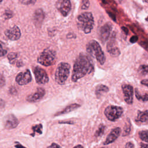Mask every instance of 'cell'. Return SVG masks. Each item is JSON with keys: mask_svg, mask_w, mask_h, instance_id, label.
Masks as SVG:
<instances>
[{"mask_svg": "<svg viewBox=\"0 0 148 148\" xmlns=\"http://www.w3.org/2000/svg\"><path fill=\"white\" fill-rule=\"evenodd\" d=\"M93 70L94 65L91 59L87 54L81 53L75 61L71 79L73 82H76L86 75L90 74Z\"/></svg>", "mask_w": 148, "mask_h": 148, "instance_id": "obj_1", "label": "cell"}, {"mask_svg": "<svg viewBox=\"0 0 148 148\" xmlns=\"http://www.w3.org/2000/svg\"><path fill=\"white\" fill-rule=\"evenodd\" d=\"M77 25L84 33H90L94 25V20L92 13L84 12L79 15L77 18Z\"/></svg>", "mask_w": 148, "mask_h": 148, "instance_id": "obj_2", "label": "cell"}, {"mask_svg": "<svg viewBox=\"0 0 148 148\" xmlns=\"http://www.w3.org/2000/svg\"><path fill=\"white\" fill-rule=\"evenodd\" d=\"M87 51L101 65H103L106 60V57L103 51H102L99 43L95 40H90L86 46Z\"/></svg>", "mask_w": 148, "mask_h": 148, "instance_id": "obj_3", "label": "cell"}, {"mask_svg": "<svg viewBox=\"0 0 148 148\" xmlns=\"http://www.w3.org/2000/svg\"><path fill=\"white\" fill-rule=\"evenodd\" d=\"M70 68V65L66 62H61L58 65L55 73V79L58 84H65L69 75Z\"/></svg>", "mask_w": 148, "mask_h": 148, "instance_id": "obj_4", "label": "cell"}, {"mask_svg": "<svg viewBox=\"0 0 148 148\" xmlns=\"http://www.w3.org/2000/svg\"><path fill=\"white\" fill-rule=\"evenodd\" d=\"M56 53L50 49H45L38 58V62L46 66L53 65L56 60Z\"/></svg>", "mask_w": 148, "mask_h": 148, "instance_id": "obj_5", "label": "cell"}, {"mask_svg": "<svg viewBox=\"0 0 148 148\" xmlns=\"http://www.w3.org/2000/svg\"><path fill=\"white\" fill-rule=\"evenodd\" d=\"M123 112L124 110L123 108L120 106L109 105L105 108L104 114L109 121H115L121 117Z\"/></svg>", "mask_w": 148, "mask_h": 148, "instance_id": "obj_6", "label": "cell"}, {"mask_svg": "<svg viewBox=\"0 0 148 148\" xmlns=\"http://www.w3.org/2000/svg\"><path fill=\"white\" fill-rule=\"evenodd\" d=\"M34 73L35 75V80L37 83L40 84H45L48 83L49 79L47 73L43 69L39 66H36L34 69Z\"/></svg>", "mask_w": 148, "mask_h": 148, "instance_id": "obj_7", "label": "cell"}, {"mask_svg": "<svg viewBox=\"0 0 148 148\" xmlns=\"http://www.w3.org/2000/svg\"><path fill=\"white\" fill-rule=\"evenodd\" d=\"M121 88L125 102L128 105H132L133 103L134 95L133 87L130 84H124L121 86Z\"/></svg>", "mask_w": 148, "mask_h": 148, "instance_id": "obj_8", "label": "cell"}, {"mask_svg": "<svg viewBox=\"0 0 148 148\" xmlns=\"http://www.w3.org/2000/svg\"><path fill=\"white\" fill-rule=\"evenodd\" d=\"M112 29V24L110 22L105 23L101 27L99 30V38L103 43H105L109 39Z\"/></svg>", "mask_w": 148, "mask_h": 148, "instance_id": "obj_9", "label": "cell"}, {"mask_svg": "<svg viewBox=\"0 0 148 148\" xmlns=\"http://www.w3.org/2000/svg\"><path fill=\"white\" fill-rule=\"evenodd\" d=\"M32 80V76L30 71L27 69L23 72L19 73L16 77V82L21 86L25 85L29 83Z\"/></svg>", "mask_w": 148, "mask_h": 148, "instance_id": "obj_10", "label": "cell"}, {"mask_svg": "<svg viewBox=\"0 0 148 148\" xmlns=\"http://www.w3.org/2000/svg\"><path fill=\"white\" fill-rule=\"evenodd\" d=\"M107 51L113 57H117L120 54V51L116 45L115 37L114 34L112 35V38L109 40L106 46Z\"/></svg>", "mask_w": 148, "mask_h": 148, "instance_id": "obj_11", "label": "cell"}, {"mask_svg": "<svg viewBox=\"0 0 148 148\" xmlns=\"http://www.w3.org/2000/svg\"><path fill=\"white\" fill-rule=\"evenodd\" d=\"M57 8L61 14L66 16L69 13L71 9V3L70 0H61L58 2Z\"/></svg>", "mask_w": 148, "mask_h": 148, "instance_id": "obj_12", "label": "cell"}, {"mask_svg": "<svg viewBox=\"0 0 148 148\" xmlns=\"http://www.w3.org/2000/svg\"><path fill=\"white\" fill-rule=\"evenodd\" d=\"M5 34L9 39L11 40H16L20 38L21 31L17 25H14L12 28L6 29L5 32Z\"/></svg>", "mask_w": 148, "mask_h": 148, "instance_id": "obj_13", "label": "cell"}, {"mask_svg": "<svg viewBox=\"0 0 148 148\" xmlns=\"http://www.w3.org/2000/svg\"><path fill=\"white\" fill-rule=\"evenodd\" d=\"M3 124L6 128L12 129L16 128L18 124V120L13 114H9L5 117Z\"/></svg>", "mask_w": 148, "mask_h": 148, "instance_id": "obj_14", "label": "cell"}, {"mask_svg": "<svg viewBox=\"0 0 148 148\" xmlns=\"http://www.w3.org/2000/svg\"><path fill=\"white\" fill-rule=\"evenodd\" d=\"M121 133V128L119 127H116L111 130L110 133L107 136L105 140L103 142L104 145H109L114 142L120 136Z\"/></svg>", "mask_w": 148, "mask_h": 148, "instance_id": "obj_15", "label": "cell"}, {"mask_svg": "<svg viewBox=\"0 0 148 148\" xmlns=\"http://www.w3.org/2000/svg\"><path fill=\"white\" fill-rule=\"evenodd\" d=\"M45 94V90L43 88H38L35 92L29 95L26 99L29 102H36L40 100Z\"/></svg>", "mask_w": 148, "mask_h": 148, "instance_id": "obj_16", "label": "cell"}, {"mask_svg": "<svg viewBox=\"0 0 148 148\" xmlns=\"http://www.w3.org/2000/svg\"><path fill=\"white\" fill-rule=\"evenodd\" d=\"M45 18V13L42 9H38L34 12L33 14V21L34 24L39 27L42 24Z\"/></svg>", "mask_w": 148, "mask_h": 148, "instance_id": "obj_17", "label": "cell"}, {"mask_svg": "<svg viewBox=\"0 0 148 148\" xmlns=\"http://www.w3.org/2000/svg\"><path fill=\"white\" fill-rule=\"evenodd\" d=\"M109 89L108 86L104 84H99L98 85L95 90V93L97 98H100L103 94L106 93L109 91Z\"/></svg>", "mask_w": 148, "mask_h": 148, "instance_id": "obj_18", "label": "cell"}, {"mask_svg": "<svg viewBox=\"0 0 148 148\" xmlns=\"http://www.w3.org/2000/svg\"><path fill=\"white\" fill-rule=\"evenodd\" d=\"M136 121L141 122V123H147L148 122V110H145V111L138 110Z\"/></svg>", "mask_w": 148, "mask_h": 148, "instance_id": "obj_19", "label": "cell"}, {"mask_svg": "<svg viewBox=\"0 0 148 148\" xmlns=\"http://www.w3.org/2000/svg\"><path fill=\"white\" fill-rule=\"evenodd\" d=\"M80 106V105L79 104H77V103L71 104V105H68V106H66L63 110H62L61 112H59L57 114H56V116H59V115H62V114L68 113L69 112H71L76 109L77 108H79Z\"/></svg>", "mask_w": 148, "mask_h": 148, "instance_id": "obj_20", "label": "cell"}, {"mask_svg": "<svg viewBox=\"0 0 148 148\" xmlns=\"http://www.w3.org/2000/svg\"><path fill=\"white\" fill-rule=\"evenodd\" d=\"M135 94L136 99L141 102H145L148 101V93L141 94L138 88L135 89Z\"/></svg>", "mask_w": 148, "mask_h": 148, "instance_id": "obj_21", "label": "cell"}, {"mask_svg": "<svg viewBox=\"0 0 148 148\" xmlns=\"http://www.w3.org/2000/svg\"><path fill=\"white\" fill-rule=\"evenodd\" d=\"M127 122L126 123L124 127V130H123V136H126L127 135H128L131 132V122H130V120L129 119H127Z\"/></svg>", "mask_w": 148, "mask_h": 148, "instance_id": "obj_22", "label": "cell"}, {"mask_svg": "<svg viewBox=\"0 0 148 148\" xmlns=\"http://www.w3.org/2000/svg\"><path fill=\"white\" fill-rule=\"evenodd\" d=\"M138 135L140 139L148 143V130H147L140 131L138 133Z\"/></svg>", "mask_w": 148, "mask_h": 148, "instance_id": "obj_23", "label": "cell"}, {"mask_svg": "<svg viewBox=\"0 0 148 148\" xmlns=\"http://www.w3.org/2000/svg\"><path fill=\"white\" fill-rule=\"evenodd\" d=\"M105 128H106V127L105 125H103V124H101L99 127H98V128L97 129V130L96 131L95 134H94V136L95 137H100L102 135H103V134H104V132H105Z\"/></svg>", "mask_w": 148, "mask_h": 148, "instance_id": "obj_24", "label": "cell"}, {"mask_svg": "<svg viewBox=\"0 0 148 148\" xmlns=\"http://www.w3.org/2000/svg\"><path fill=\"white\" fill-rule=\"evenodd\" d=\"M138 72L142 75L148 74V65H141L138 68Z\"/></svg>", "mask_w": 148, "mask_h": 148, "instance_id": "obj_25", "label": "cell"}, {"mask_svg": "<svg viewBox=\"0 0 148 148\" xmlns=\"http://www.w3.org/2000/svg\"><path fill=\"white\" fill-rule=\"evenodd\" d=\"M32 129L33 132H34V134L32 135V136H34V134L36 132L38 133L39 134H41L42 133V125L41 124L35 125L34 126L32 127Z\"/></svg>", "mask_w": 148, "mask_h": 148, "instance_id": "obj_26", "label": "cell"}, {"mask_svg": "<svg viewBox=\"0 0 148 148\" xmlns=\"http://www.w3.org/2000/svg\"><path fill=\"white\" fill-rule=\"evenodd\" d=\"M8 58L11 64H14L17 58V54L16 53H10L8 55Z\"/></svg>", "mask_w": 148, "mask_h": 148, "instance_id": "obj_27", "label": "cell"}, {"mask_svg": "<svg viewBox=\"0 0 148 148\" xmlns=\"http://www.w3.org/2000/svg\"><path fill=\"white\" fill-rule=\"evenodd\" d=\"M7 53V50L6 49L3 43L0 41V57L4 56Z\"/></svg>", "mask_w": 148, "mask_h": 148, "instance_id": "obj_28", "label": "cell"}, {"mask_svg": "<svg viewBox=\"0 0 148 148\" xmlns=\"http://www.w3.org/2000/svg\"><path fill=\"white\" fill-rule=\"evenodd\" d=\"M90 6L89 0H82V5L81 8L83 10L87 9Z\"/></svg>", "mask_w": 148, "mask_h": 148, "instance_id": "obj_29", "label": "cell"}, {"mask_svg": "<svg viewBox=\"0 0 148 148\" xmlns=\"http://www.w3.org/2000/svg\"><path fill=\"white\" fill-rule=\"evenodd\" d=\"M19 1L24 5H32L35 3L36 0H19Z\"/></svg>", "mask_w": 148, "mask_h": 148, "instance_id": "obj_30", "label": "cell"}, {"mask_svg": "<svg viewBox=\"0 0 148 148\" xmlns=\"http://www.w3.org/2000/svg\"><path fill=\"white\" fill-rule=\"evenodd\" d=\"M5 84V79L3 75L0 73V88L3 87Z\"/></svg>", "mask_w": 148, "mask_h": 148, "instance_id": "obj_31", "label": "cell"}, {"mask_svg": "<svg viewBox=\"0 0 148 148\" xmlns=\"http://www.w3.org/2000/svg\"><path fill=\"white\" fill-rule=\"evenodd\" d=\"M4 16H5V17L6 18V19H9V18H10L12 16V13L10 10H6L5 13H4Z\"/></svg>", "mask_w": 148, "mask_h": 148, "instance_id": "obj_32", "label": "cell"}, {"mask_svg": "<svg viewBox=\"0 0 148 148\" xmlns=\"http://www.w3.org/2000/svg\"><path fill=\"white\" fill-rule=\"evenodd\" d=\"M138 36H136V35H135V36H132L130 38V42H131V43H134L138 41Z\"/></svg>", "mask_w": 148, "mask_h": 148, "instance_id": "obj_33", "label": "cell"}, {"mask_svg": "<svg viewBox=\"0 0 148 148\" xmlns=\"http://www.w3.org/2000/svg\"><path fill=\"white\" fill-rule=\"evenodd\" d=\"M124 148H134V145L131 142H128L125 144Z\"/></svg>", "mask_w": 148, "mask_h": 148, "instance_id": "obj_34", "label": "cell"}, {"mask_svg": "<svg viewBox=\"0 0 148 148\" xmlns=\"http://www.w3.org/2000/svg\"><path fill=\"white\" fill-rule=\"evenodd\" d=\"M47 148H61V147L58 145H57L55 143H53L51 145L48 146Z\"/></svg>", "mask_w": 148, "mask_h": 148, "instance_id": "obj_35", "label": "cell"}, {"mask_svg": "<svg viewBox=\"0 0 148 148\" xmlns=\"http://www.w3.org/2000/svg\"><path fill=\"white\" fill-rule=\"evenodd\" d=\"M140 83L142 84V85H144L145 86H146L147 87H148V79H143V80H142L140 81Z\"/></svg>", "mask_w": 148, "mask_h": 148, "instance_id": "obj_36", "label": "cell"}, {"mask_svg": "<svg viewBox=\"0 0 148 148\" xmlns=\"http://www.w3.org/2000/svg\"><path fill=\"white\" fill-rule=\"evenodd\" d=\"M5 101L2 99L0 98V109L3 108L5 106Z\"/></svg>", "mask_w": 148, "mask_h": 148, "instance_id": "obj_37", "label": "cell"}, {"mask_svg": "<svg viewBox=\"0 0 148 148\" xmlns=\"http://www.w3.org/2000/svg\"><path fill=\"white\" fill-rule=\"evenodd\" d=\"M140 148H148V144H146L144 143H140Z\"/></svg>", "mask_w": 148, "mask_h": 148, "instance_id": "obj_38", "label": "cell"}, {"mask_svg": "<svg viewBox=\"0 0 148 148\" xmlns=\"http://www.w3.org/2000/svg\"><path fill=\"white\" fill-rule=\"evenodd\" d=\"M15 147H17V148H25V147H24L23 146V145H16L15 146Z\"/></svg>", "mask_w": 148, "mask_h": 148, "instance_id": "obj_39", "label": "cell"}, {"mask_svg": "<svg viewBox=\"0 0 148 148\" xmlns=\"http://www.w3.org/2000/svg\"><path fill=\"white\" fill-rule=\"evenodd\" d=\"M73 148H84V147L81 145H78L75 146Z\"/></svg>", "mask_w": 148, "mask_h": 148, "instance_id": "obj_40", "label": "cell"}, {"mask_svg": "<svg viewBox=\"0 0 148 148\" xmlns=\"http://www.w3.org/2000/svg\"><path fill=\"white\" fill-rule=\"evenodd\" d=\"M119 3H120V2H121L122 1H123V0H117Z\"/></svg>", "mask_w": 148, "mask_h": 148, "instance_id": "obj_41", "label": "cell"}, {"mask_svg": "<svg viewBox=\"0 0 148 148\" xmlns=\"http://www.w3.org/2000/svg\"><path fill=\"white\" fill-rule=\"evenodd\" d=\"M146 21H148V16L146 18Z\"/></svg>", "mask_w": 148, "mask_h": 148, "instance_id": "obj_42", "label": "cell"}, {"mask_svg": "<svg viewBox=\"0 0 148 148\" xmlns=\"http://www.w3.org/2000/svg\"><path fill=\"white\" fill-rule=\"evenodd\" d=\"M144 1H145V2H146V3H148V0H144Z\"/></svg>", "mask_w": 148, "mask_h": 148, "instance_id": "obj_43", "label": "cell"}, {"mask_svg": "<svg viewBox=\"0 0 148 148\" xmlns=\"http://www.w3.org/2000/svg\"><path fill=\"white\" fill-rule=\"evenodd\" d=\"M2 1H3V0H0V3H1V2H2Z\"/></svg>", "mask_w": 148, "mask_h": 148, "instance_id": "obj_44", "label": "cell"}, {"mask_svg": "<svg viewBox=\"0 0 148 148\" xmlns=\"http://www.w3.org/2000/svg\"><path fill=\"white\" fill-rule=\"evenodd\" d=\"M101 148H105V147H101Z\"/></svg>", "mask_w": 148, "mask_h": 148, "instance_id": "obj_45", "label": "cell"}]
</instances>
